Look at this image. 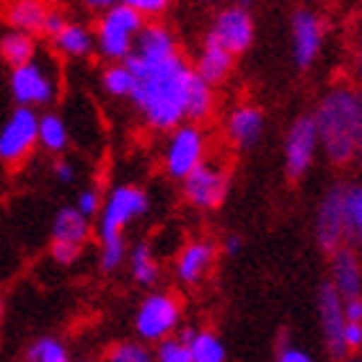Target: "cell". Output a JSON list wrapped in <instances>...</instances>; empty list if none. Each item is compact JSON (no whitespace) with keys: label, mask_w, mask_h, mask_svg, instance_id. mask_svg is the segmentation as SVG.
<instances>
[{"label":"cell","mask_w":362,"mask_h":362,"mask_svg":"<svg viewBox=\"0 0 362 362\" xmlns=\"http://www.w3.org/2000/svg\"><path fill=\"white\" fill-rule=\"evenodd\" d=\"M137 81L132 104L143 117L145 127L153 132H174L187 122V96L194 78V68L184 60V54H174L166 60H143L129 54L124 60Z\"/></svg>","instance_id":"obj_1"},{"label":"cell","mask_w":362,"mask_h":362,"mask_svg":"<svg viewBox=\"0 0 362 362\" xmlns=\"http://www.w3.org/2000/svg\"><path fill=\"white\" fill-rule=\"evenodd\" d=\"M318 140L334 163L362 158V93L352 88H334L326 93L313 114Z\"/></svg>","instance_id":"obj_2"},{"label":"cell","mask_w":362,"mask_h":362,"mask_svg":"<svg viewBox=\"0 0 362 362\" xmlns=\"http://www.w3.org/2000/svg\"><path fill=\"white\" fill-rule=\"evenodd\" d=\"M145 26L148 23L132 3H114L96 23V49L106 60H112V65L124 62Z\"/></svg>","instance_id":"obj_3"},{"label":"cell","mask_w":362,"mask_h":362,"mask_svg":"<svg viewBox=\"0 0 362 362\" xmlns=\"http://www.w3.org/2000/svg\"><path fill=\"white\" fill-rule=\"evenodd\" d=\"M204 156H207V137H204L202 127L184 122L168 135L166 151H163V168L171 179L184 181L207 163Z\"/></svg>","instance_id":"obj_4"},{"label":"cell","mask_w":362,"mask_h":362,"mask_svg":"<svg viewBox=\"0 0 362 362\" xmlns=\"http://www.w3.org/2000/svg\"><path fill=\"white\" fill-rule=\"evenodd\" d=\"M148 212V194L140 187L132 184H119L109 192L98 220V238L101 243L117 241L122 238V230L132 223L135 218Z\"/></svg>","instance_id":"obj_5"},{"label":"cell","mask_w":362,"mask_h":362,"mask_svg":"<svg viewBox=\"0 0 362 362\" xmlns=\"http://www.w3.org/2000/svg\"><path fill=\"white\" fill-rule=\"evenodd\" d=\"M181 305L171 293H151L135 313V332L145 341H163L179 332Z\"/></svg>","instance_id":"obj_6"},{"label":"cell","mask_w":362,"mask_h":362,"mask_svg":"<svg viewBox=\"0 0 362 362\" xmlns=\"http://www.w3.org/2000/svg\"><path fill=\"white\" fill-rule=\"evenodd\" d=\"M8 88L16 106L37 109V106H49L57 98V78L47 68V60H34L23 68L11 70Z\"/></svg>","instance_id":"obj_7"},{"label":"cell","mask_w":362,"mask_h":362,"mask_svg":"<svg viewBox=\"0 0 362 362\" xmlns=\"http://www.w3.org/2000/svg\"><path fill=\"white\" fill-rule=\"evenodd\" d=\"M347 233V187L334 184L324 194L316 212V241L326 254L344 249Z\"/></svg>","instance_id":"obj_8"},{"label":"cell","mask_w":362,"mask_h":362,"mask_svg":"<svg viewBox=\"0 0 362 362\" xmlns=\"http://www.w3.org/2000/svg\"><path fill=\"white\" fill-rule=\"evenodd\" d=\"M39 119L34 109L16 106L0 129V158L6 166H16L29 158L34 145L39 143Z\"/></svg>","instance_id":"obj_9"},{"label":"cell","mask_w":362,"mask_h":362,"mask_svg":"<svg viewBox=\"0 0 362 362\" xmlns=\"http://www.w3.org/2000/svg\"><path fill=\"white\" fill-rule=\"evenodd\" d=\"M228 187H230V176L220 163H212L207 160L204 166H199L192 176L181 181V189H184V199L189 204H194L199 210H215L223 204L228 194Z\"/></svg>","instance_id":"obj_10"},{"label":"cell","mask_w":362,"mask_h":362,"mask_svg":"<svg viewBox=\"0 0 362 362\" xmlns=\"http://www.w3.org/2000/svg\"><path fill=\"white\" fill-rule=\"evenodd\" d=\"M318 318L324 326L326 349L334 360H344L349 355L347 341H344V329H347V316H344V298L337 293L332 282H321L318 287Z\"/></svg>","instance_id":"obj_11"},{"label":"cell","mask_w":362,"mask_h":362,"mask_svg":"<svg viewBox=\"0 0 362 362\" xmlns=\"http://www.w3.org/2000/svg\"><path fill=\"white\" fill-rule=\"evenodd\" d=\"M290 34H293V60L298 68H310L324 47L326 26L324 18L316 11L298 8L290 18Z\"/></svg>","instance_id":"obj_12"},{"label":"cell","mask_w":362,"mask_h":362,"mask_svg":"<svg viewBox=\"0 0 362 362\" xmlns=\"http://www.w3.org/2000/svg\"><path fill=\"white\" fill-rule=\"evenodd\" d=\"M318 127L313 117H298L285 140V168L290 179H300L313 163L318 148Z\"/></svg>","instance_id":"obj_13"},{"label":"cell","mask_w":362,"mask_h":362,"mask_svg":"<svg viewBox=\"0 0 362 362\" xmlns=\"http://www.w3.org/2000/svg\"><path fill=\"white\" fill-rule=\"evenodd\" d=\"M215 42L226 47L228 52L233 54H243L254 42V18L246 8L230 6L223 8L215 18H212V26L207 31Z\"/></svg>","instance_id":"obj_14"},{"label":"cell","mask_w":362,"mask_h":362,"mask_svg":"<svg viewBox=\"0 0 362 362\" xmlns=\"http://www.w3.org/2000/svg\"><path fill=\"white\" fill-rule=\"evenodd\" d=\"M262 132H264V114L257 106L241 104L228 114L226 135L235 148H251L262 137Z\"/></svg>","instance_id":"obj_15"},{"label":"cell","mask_w":362,"mask_h":362,"mask_svg":"<svg viewBox=\"0 0 362 362\" xmlns=\"http://www.w3.org/2000/svg\"><path fill=\"white\" fill-rule=\"evenodd\" d=\"M329 282L337 287V293L344 300L362 298V267L355 251L344 246L337 254H332V279Z\"/></svg>","instance_id":"obj_16"},{"label":"cell","mask_w":362,"mask_h":362,"mask_svg":"<svg viewBox=\"0 0 362 362\" xmlns=\"http://www.w3.org/2000/svg\"><path fill=\"white\" fill-rule=\"evenodd\" d=\"M215 262V246L210 241H192L176 257V277L184 285H197Z\"/></svg>","instance_id":"obj_17"},{"label":"cell","mask_w":362,"mask_h":362,"mask_svg":"<svg viewBox=\"0 0 362 362\" xmlns=\"http://www.w3.org/2000/svg\"><path fill=\"white\" fill-rule=\"evenodd\" d=\"M197 76L202 78L204 83L210 86H218L223 83L228 76H230V70H233V54L228 52L226 47L215 42L210 34H204V42H202V52L197 57Z\"/></svg>","instance_id":"obj_18"},{"label":"cell","mask_w":362,"mask_h":362,"mask_svg":"<svg viewBox=\"0 0 362 362\" xmlns=\"http://www.w3.org/2000/svg\"><path fill=\"white\" fill-rule=\"evenodd\" d=\"M49 8L37 0H16L6 8V23L13 31H23V34H45V23L49 18Z\"/></svg>","instance_id":"obj_19"},{"label":"cell","mask_w":362,"mask_h":362,"mask_svg":"<svg viewBox=\"0 0 362 362\" xmlns=\"http://www.w3.org/2000/svg\"><path fill=\"white\" fill-rule=\"evenodd\" d=\"M90 235V220L76 210V207H62L52 220V241L76 243L83 246Z\"/></svg>","instance_id":"obj_20"},{"label":"cell","mask_w":362,"mask_h":362,"mask_svg":"<svg viewBox=\"0 0 362 362\" xmlns=\"http://www.w3.org/2000/svg\"><path fill=\"white\" fill-rule=\"evenodd\" d=\"M0 54L11 65V70L23 68V65L37 60V39L31 34H23V31L8 29L0 37Z\"/></svg>","instance_id":"obj_21"},{"label":"cell","mask_w":362,"mask_h":362,"mask_svg":"<svg viewBox=\"0 0 362 362\" xmlns=\"http://www.w3.org/2000/svg\"><path fill=\"white\" fill-rule=\"evenodd\" d=\"M57 52H62L65 57H86V54L93 52L96 47V34H90L83 23H73L68 21V26L52 39Z\"/></svg>","instance_id":"obj_22"},{"label":"cell","mask_w":362,"mask_h":362,"mask_svg":"<svg viewBox=\"0 0 362 362\" xmlns=\"http://www.w3.org/2000/svg\"><path fill=\"white\" fill-rule=\"evenodd\" d=\"M215 109V96H212V86L204 83L202 78L197 76L192 78V86H189V96H187V119L192 124H199L212 114Z\"/></svg>","instance_id":"obj_23"},{"label":"cell","mask_w":362,"mask_h":362,"mask_svg":"<svg viewBox=\"0 0 362 362\" xmlns=\"http://www.w3.org/2000/svg\"><path fill=\"white\" fill-rule=\"evenodd\" d=\"M129 272H132L137 285L153 287L158 282V262H156L148 243H135L132 246V251H129Z\"/></svg>","instance_id":"obj_24"},{"label":"cell","mask_w":362,"mask_h":362,"mask_svg":"<svg viewBox=\"0 0 362 362\" xmlns=\"http://www.w3.org/2000/svg\"><path fill=\"white\" fill-rule=\"evenodd\" d=\"M101 83L104 90L114 98H132L137 88V81L132 76V70L124 65V62H117V65H109L101 76Z\"/></svg>","instance_id":"obj_25"},{"label":"cell","mask_w":362,"mask_h":362,"mask_svg":"<svg viewBox=\"0 0 362 362\" xmlns=\"http://www.w3.org/2000/svg\"><path fill=\"white\" fill-rule=\"evenodd\" d=\"M39 143L49 153H60L68 148V127L57 114L47 112L39 119Z\"/></svg>","instance_id":"obj_26"},{"label":"cell","mask_w":362,"mask_h":362,"mask_svg":"<svg viewBox=\"0 0 362 362\" xmlns=\"http://www.w3.org/2000/svg\"><path fill=\"white\" fill-rule=\"evenodd\" d=\"M192 362H226V344L215 332H199L192 341Z\"/></svg>","instance_id":"obj_27"},{"label":"cell","mask_w":362,"mask_h":362,"mask_svg":"<svg viewBox=\"0 0 362 362\" xmlns=\"http://www.w3.org/2000/svg\"><path fill=\"white\" fill-rule=\"evenodd\" d=\"M104 362H156V355L145 347L143 341L127 339V341H114L106 349Z\"/></svg>","instance_id":"obj_28"},{"label":"cell","mask_w":362,"mask_h":362,"mask_svg":"<svg viewBox=\"0 0 362 362\" xmlns=\"http://www.w3.org/2000/svg\"><path fill=\"white\" fill-rule=\"evenodd\" d=\"M26 360L29 362H70V352L65 349L60 339L54 337H42L26 349Z\"/></svg>","instance_id":"obj_29"},{"label":"cell","mask_w":362,"mask_h":362,"mask_svg":"<svg viewBox=\"0 0 362 362\" xmlns=\"http://www.w3.org/2000/svg\"><path fill=\"white\" fill-rule=\"evenodd\" d=\"M347 233L349 241L362 246V184L347 187Z\"/></svg>","instance_id":"obj_30"},{"label":"cell","mask_w":362,"mask_h":362,"mask_svg":"<svg viewBox=\"0 0 362 362\" xmlns=\"http://www.w3.org/2000/svg\"><path fill=\"white\" fill-rule=\"evenodd\" d=\"M156 362H192V347L176 339L174 334L156 347Z\"/></svg>","instance_id":"obj_31"},{"label":"cell","mask_w":362,"mask_h":362,"mask_svg":"<svg viewBox=\"0 0 362 362\" xmlns=\"http://www.w3.org/2000/svg\"><path fill=\"white\" fill-rule=\"evenodd\" d=\"M124 257H127V243H124V238L101 243V269L104 272H114L124 262Z\"/></svg>","instance_id":"obj_32"},{"label":"cell","mask_w":362,"mask_h":362,"mask_svg":"<svg viewBox=\"0 0 362 362\" xmlns=\"http://www.w3.org/2000/svg\"><path fill=\"white\" fill-rule=\"evenodd\" d=\"M76 210L86 218H93V215H101L104 210V202H101V197H98L96 189H81L76 197Z\"/></svg>","instance_id":"obj_33"},{"label":"cell","mask_w":362,"mask_h":362,"mask_svg":"<svg viewBox=\"0 0 362 362\" xmlns=\"http://www.w3.org/2000/svg\"><path fill=\"white\" fill-rule=\"evenodd\" d=\"M49 254H52V259L57 262V264H73V262H78V257H81V246H76V243L52 241Z\"/></svg>","instance_id":"obj_34"},{"label":"cell","mask_w":362,"mask_h":362,"mask_svg":"<svg viewBox=\"0 0 362 362\" xmlns=\"http://www.w3.org/2000/svg\"><path fill=\"white\" fill-rule=\"evenodd\" d=\"M274 362H313V357L305 352V349H300V347H293V344H279V349H277V360Z\"/></svg>","instance_id":"obj_35"},{"label":"cell","mask_w":362,"mask_h":362,"mask_svg":"<svg viewBox=\"0 0 362 362\" xmlns=\"http://www.w3.org/2000/svg\"><path fill=\"white\" fill-rule=\"evenodd\" d=\"M132 6L140 11L143 18H156V16H160L166 11L168 3L166 0H132Z\"/></svg>","instance_id":"obj_36"},{"label":"cell","mask_w":362,"mask_h":362,"mask_svg":"<svg viewBox=\"0 0 362 362\" xmlns=\"http://www.w3.org/2000/svg\"><path fill=\"white\" fill-rule=\"evenodd\" d=\"M344 341H347L349 352L362 349V324H347V329H344Z\"/></svg>","instance_id":"obj_37"},{"label":"cell","mask_w":362,"mask_h":362,"mask_svg":"<svg viewBox=\"0 0 362 362\" xmlns=\"http://www.w3.org/2000/svg\"><path fill=\"white\" fill-rule=\"evenodd\" d=\"M344 316H347V324H362V298L344 300Z\"/></svg>","instance_id":"obj_38"},{"label":"cell","mask_w":362,"mask_h":362,"mask_svg":"<svg viewBox=\"0 0 362 362\" xmlns=\"http://www.w3.org/2000/svg\"><path fill=\"white\" fill-rule=\"evenodd\" d=\"M54 176H57L62 184H70V181L76 179V168H73L70 160H57V163H54Z\"/></svg>","instance_id":"obj_39"},{"label":"cell","mask_w":362,"mask_h":362,"mask_svg":"<svg viewBox=\"0 0 362 362\" xmlns=\"http://www.w3.org/2000/svg\"><path fill=\"white\" fill-rule=\"evenodd\" d=\"M197 329L194 326H184V329H179V332H176V339H181L184 341V344H189V347H192V341L197 339Z\"/></svg>","instance_id":"obj_40"},{"label":"cell","mask_w":362,"mask_h":362,"mask_svg":"<svg viewBox=\"0 0 362 362\" xmlns=\"http://www.w3.org/2000/svg\"><path fill=\"white\" fill-rule=\"evenodd\" d=\"M241 238H238V235H228L226 241H223V249H226V254H238V251H241Z\"/></svg>","instance_id":"obj_41"},{"label":"cell","mask_w":362,"mask_h":362,"mask_svg":"<svg viewBox=\"0 0 362 362\" xmlns=\"http://www.w3.org/2000/svg\"><path fill=\"white\" fill-rule=\"evenodd\" d=\"M81 362H96V360H81Z\"/></svg>","instance_id":"obj_42"},{"label":"cell","mask_w":362,"mask_h":362,"mask_svg":"<svg viewBox=\"0 0 362 362\" xmlns=\"http://www.w3.org/2000/svg\"><path fill=\"white\" fill-rule=\"evenodd\" d=\"M360 45H362V39H360Z\"/></svg>","instance_id":"obj_43"},{"label":"cell","mask_w":362,"mask_h":362,"mask_svg":"<svg viewBox=\"0 0 362 362\" xmlns=\"http://www.w3.org/2000/svg\"><path fill=\"white\" fill-rule=\"evenodd\" d=\"M357 362H362V360H357Z\"/></svg>","instance_id":"obj_44"},{"label":"cell","mask_w":362,"mask_h":362,"mask_svg":"<svg viewBox=\"0 0 362 362\" xmlns=\"http://www.w3.org/2000/svg\"><path fill=\"white\" fill-rule=\"evenodd\" d=\"M26 362H29V360H26Z\"/></svg>","instance_id":"obj_45"}]
</instances>
